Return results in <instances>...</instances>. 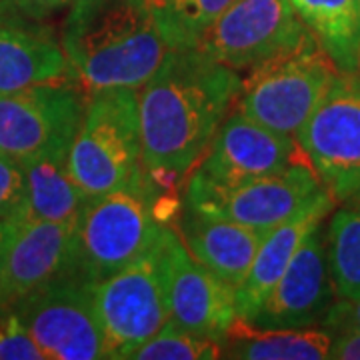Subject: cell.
<instances>
[{
	"label": "cell",
	"mask_w": 360,
	"mask_h": 360,
	"mask_svg": "<svg viewBox=\"0 0 360 360\" xmlns=\"http://www.w3.org/2000/svg\"><path fill=\"white\" fill-rule=\"evenodd\" d=\"M243 80L198 49L172 51L136 90L142 176L160 198H174L231 115Z\"/></svg>",
	"instance_id": "obj_1"
},
{
	"label": "cell",
	"mask_w": 360,
	"mask_h": 360,
	"mask_svg": "<svg viewBox=\"0 0 360 360\" xmlns=\"http://www.w3.org/2000/svg\"><path fill=\"white\" fill-rule=\"evenodd\" d=\"M60 44L68 77L86 94L139 90L172 52L150 0H72Z\"/></svg>",
	"instance_id": "obj_2"
},
{
	"label": "cell",
	"mask_w": 360,
	"mask_h": 360,
	"mask_svg": "<svg viewBox=\"0 0 360 360\" xmlns=\"http://www.w3.org/2000/svg\"><path fill=\"white\" fill-rule=\"evenodd\" d=\"M338 75V66L309 32L295 46L250 68L234 110L296 139Z\"/></svg>",
	"instance_id": "obj_3"
},
{
	"label": "cell",
	"mask_w": 360,
	"mask_h": 360,
	"mask_svg": "<svg viewBox=\"0 0 360 360\" xmlns=\"http://www.w3.org/2000/svg\"><path fill=\"white\" fill-rule=\"evenodd\" d=\"M66 165L86 198L129 184L142 170L141 120L136 90L90 92Z\"/></svg>",
	"instance_id": "obj_4"
},
{
	"label": "cell",
	"mask_w": 360,
	"mask_h": 360,
	"mask_svg": "<svg viewBox=\"0 0 360 360\" xmlns=\"http://www.w3.org/2000/svg\"><path fill=\"white\" fill-rule=\"evenodd\" d=\"M160 196L141 174L112 193L89 198L75 229L72 274L98 283L144 252L162 231Z\"/></svg>",
	"instance_id": "obj_5"
},
{
	"label": "cell",
	"mask_w": 360,
	"mask_h": 360,
	"mask_svg": "<svg viewBox=\"0 0 360 360\" xmlns=\"http://www.w3.org/2000/svg\"><path fill=\"white\" fill-rule=\"evenodd\" d=\"M162 231L127 266L94 283V310L108 359L127 360L168 322Z\"/></svg>",
	"instance_id": "obj_6"
},
{
	"label": "cell",
	"mask_w": 360,
	"mask_h": 360,
	"mask_svg": "<svg viewBox=\"0 0 360 360\" xmlns=\"http://www.w3.org/2000/svg\"><path fill=\"white\" fill-rule=\"evenodd\" d=\"M324 193L328 191L309 160H298L274 174L234 184H212L188 174L184 206L266 232L292 219Z\"/></svg>",
	"instance_id": "obj_7"
},
{
	"label": "cell",
	"mask_w": 360,
	"mask_h": 360,
	"mask_svg": "<svg viewBox=\"0 0 360 360\" xmlns=\"http://www.w3.org/2000/svg\"><path fill=\"white\" fill-rule=\"evenodd\" d=\"M46 360H98L106 356L103 330L94 310V283L63 274L14 302Z\"/></svg>",
	"instance_id": "obj_8"
},
{
	"label": "cell",
	"mask_w": 360,
	"mask_h": 360,
	"mask_svg": "<svg viewBox=\"0 0 360 360\" xmlns=\"http://www.w3.org/2000/svg\"><path fill=\"white\" fill-rule=\"evenodd\" d=\"M296 142L324 188L345 202L360 188V78L340 72Z\"/></svg>",
	"instance_id": "obj_9"
},
{
	"label": "cell",
	"mask_w": 360,
	"mask_h": 360,
	"mask_svg": "<svg viewBox=\"0 0 360 360\" xmlns=\"http://www.w3.org/2000/svg\"><path fill=\"white\" fill-rule=\"evenodd\" d=\"M86 98L72 78L0 94V153L25 162L68 150Z\"/></svg>",
	"instance_id": "obj_10"
},
{
	"label": "cell",
	"mask_w": 360,
	"mask_h": 360,
	"mask_svg": "<svg viewBox=\"0 0 360 360\" xmlns=\"http://www.w3.org/2000/svg\"><path fill=\"white\" fill-rule=\"evenodd\" d=\"M309 32L290 0H234L194 49L240 72L295 46Z\"/></svg>",
	"instance_id": "obj_11"
},
{
	"label": "cell",
	"mask_w": 360,
	"mask_h": 360,
	"mask_svg": "<svg viewBox=\"0 0 360 360\" xmlns=\"http://www.w3.org/2000/svg\"><path fill=\"white\" fill-rule=\"evenodd\" d=\"M336 298L326 255V229L321 222L298 246L288 269L272 286L257 314L240 324L258 330L321 326Z\"/></svg>",
	"instance_id": "obj_12"
},
{
	"label": "cell",
	"mask_w": 360,
	"mask_h": 360,
	"mask_svg": "<svg viewBox=\"0 0 360 360\" xmlns=\"http://www.w3.org/2000/svg\"><path fill=\"white\" fill-rule=\"evenodd\" d=\"M162 240L168 321L184 330L224 342L236 322V290L188 252L172 224L165 226Z\"/></svg>",
	"instance_id": "obj_13"
},
{
	"label": "cell",
	"mask_w": 360,
	"mask_h": 360,
	"mask_svg": "<svg viewBox=\"0 0 360 360\" xmlns=\"http://www.w3.org/2000/svg\"><path fill=\"white\" fill-rule=\"evenodd\" d=\"M298 160L307 158L295 136L266 129L232 108L191 176L212 184H234L274 174Z\"/></svg>",
	"instance_id": "obj_14"
},
{
	"label": "cell",
	"mask_w": 360,
	"mask_h": 360,
	"mask_svg": "<svg viewBox=\"0 0 360 360\" xmlns=\"http://www.w3.org/2000/svg\"><path fill=\"white\" fill-rule=\"evenodd\" d=\"M75 229L77 224L26 217L11 222L0 276V309L13 307L18 298L63 274H72Z\"/></svg>",
	"instance_id": "obj_15"
},
{
	"label": "cell",
	"mask_w": 360,
	"mask_h": 360,
	"mask_svg": "<svg viewBox=\"0 0 360 360\" xmlns=\"http://www.w3.org/2000/svg\"><path fill=\"white\" fill-rule=\"evenodd\" d=\"M14 13H0V94L70 78L60 40L40 20Z\"/></svg>",
	"instance_id": "obj_16"
},
{
	"label": "cell",
	"mask_w": 360,
	"mask_h": 360,
	"mask_svg": "<svg viewBox=\"0 0 360 360\" xmlns=\"http://www.w3.org/2000/svg\"><path fill=\"white\" fill-rule=\"evenodd\" d=\"M184 246L205 269L234 290L243 284L257 257L264 232L243 226L232 220L208 217L184 206L172 224Z\"/></svg>",
	"instance_id": "obj_17"
},
{
	"label": "cell",
	"mask_w": 360,
	"mask_h": 360,
	"mask_svg": "<svg viewBox=\"0 0 360 360\" xmlns=\"http://www.w3.org/2000/svg\"><path fill=\"white\" fill-rule=\"evenodd\" d=\"M333 206L335 198L330 193H324L309 206H304L300 212H296L292 219L264 232V238L260 240L248 274L236 288V321L248 322L257 314L272 286L278 283L284 270L288 269L298 246L302 245L312 229L324 222Z\"/></svg>",
	"instance_id": "obj_18"
},
{
	"label": "cell",
	"mask_w": 360,
	"mask_h": 360,
	"mask_svg": "<svg viewBox=\"0 0 360 360\" xmlns=\"http://www.w3.org/2000/svg\"><path fill=\"white\" fill-rule=\"evenodd\" d=\"M68 150L34 156L22 162L26 174V198L20 217L77 224L86 196L72 180L66 165Z\"/></svg>",
	"instance_id": "obj_19"
},
{
	"label": "cell",
	"mask_w": 360,
	"mask_h": 360,
	"mask_svg": "<svg viewBox=\"0 0 360 360\" xmlns=\"http://www.w3.org/2000/svg\"><path fill=\"white\" fill-rule=\"evenodd\" d=\"M340 72L360 68V0H290Z\"/></svg>",
	"instance_id": "obj_20"
},
{
	"label": "cell",
	"mask_w": 360,
	"mask_h": 360,
	"mask_svg": "<svg viewBox=\"0 0 360 360\" xmlns=\"http://www.w3.org/2000/svg\"><path fill=\"white\" fill-rule=\"evenodd\" d=\"M229 336L234 342H222V356L243 360H324L333 345V335L322 326L258 330L234 322Z\"/></svg>",
	"instance_id": "obj_21"
},
{
	"label": "cell",
	"mask_w": 360,
	"mask_h": 360,
	"mask_svg": "<svg viewBox=\"0 0 360 360\" xmlns=\"http://www.w3.org/2000/svg\"><path fill=\"white\" fill-rule=\"evenodd\" d=\"M326 255L338 298L360 296V208L345 205L326 229Z\"/></svg>",
	"instance_id": "obj_22"
},
{
	"label": "cell",
	"mask_w": 360,
	"mask_h": 360,
	"mask_svg": "<svg viewBox=\"0 0 360 360\" xmlns=\"http://www.w3.org/2000/svg\"><path fill=\"white\" fill-rule=\"evenodd\" d=\"M234 0H150L156 22L172 51L194 49Z\"/></svg>",
	"instance_id": "obj_23"
},
{
	"label": "cell",
	"mask_w": 360,
	"mask_h": 360,
	"mask_svg": "<svg viewBox=\"0 0 360 360\" xmlns=\"http://www.w3.org/2000/svg\"><path fill=\"white\" fill-rule=\"evenodd\" d=\"M132 360H214L222 359V340L184 330L168 321L155 336L134 348Z\"/></svg>",
	"instance_id": "obj_24"
},
{
	"label": "cell",
	"mask_w": 360,
	"mask_h": 360,
	"mask_svg": "<svg viewBox=\"0 0 360 360\" xmlns=\"http://www.w3.org/2000/svg\"><path fill=\"white\" fill-rule=\"evenodd\" d=\"M0 360H46L13 309H0Z\"/></svg>",
	"instance_id": "obj_25"
},
{
	"label": "cell",
	"mask_w": 360,
	"mask_h": 360,
	"mask_svg": "<svg viewBox=\"0 0 360 360\" xmlns=\"http://www.w3.org/2000/svg\"><path fill=\"white\" fill-rule=\"evenodd\" d=\"M26 198V174L20 160L0 153V222L20 217Z\"/></svg>",
	"instance_id": "obj_26"
},
{
	"label": "cell",
	"mask_w": 360,
	"mask_h": 360,
	"mask_svg": "<svg viewBox=\"0 0 360 360\" xmlns=\"http://www.w3.org/2000/svg\"><path fill=\"white\" fill-rule=\"evenodd\" d=\"M321 326L330 335L338 330H360V296L336 298Z\"/></svg>",
	"instance_id": "obj_27"
},
{
	"label": "cell",
	"mask_w": 360,
	"mask_h": 360,
	"mask_svg": "<svg viewBox=\"0 0 360 360\" xmlns=\"http://www.w3.org/2000/svg\"><path fill=\"white\" fill-rule=\"evenodd\" d=\"M70 2L72 0H8V4L14 11H18L22 16H28L32 20H40V22L44 18H51L54 14L68 8Z\"/></svg>",
	"instance_id": "obj_28"
},
{
	"label": "cell",
	"mask_w": 360,
	"mask_h": 360,
	"mask_svg": "<svg viewBox=\"0 0 360 360\" xmlns=\"http://www.w3.org/2000/svg\"><path fill=\"white\" fill-rule=\"evenodd\" d=\"M328 359L360 360V330L333 333V345H330Z\"/></svg>",
	"instance_id": "obj_29"
},
{
	"label": "cell",
	"mask_w": 360,
	"mask_h": 360,
	"mask_svg": "<svg viewBox=\"0 0 360 360\" xmlns=\"http://www.w3.org/2000/svg\"><path fill=\"white\" fill-rule=\"evenodd\" d=\"M8 238H11V222H0V276H2V264H4Z\"/></svg>",
	"instance_id": "obj_30"
},
{
	"label": "cell",
	"mask_w": 360,
	"mask_h": 360,
	"mask_svg": "<svg viewBox=\"0 0 360 360\" xmlns=\"http://www.w3.org/2000/svg\"><path fill=\"white\" fill-rule=\"evenodd\" d=\"M345 205L356 206V208H360V188H359V191H356V193L352 194V196H350L348 200H345Z\"/></svg>",
	"instance_id": "obj_31"
},
{
	"label": "cell",
	"mask_w": 360,
	"mask_h": 360,
	"mask_svg": "<svg viewBox=\"0 0 360 360\" xmlns=\"http://www.w3.org/2000/svg\"><path fill=\"white\" fill-rule=\"evenodd\" d=\"M356 75H359V78H360V68H359V70H356Z\"/></svg>",
	"instance_id": "obj_32"
}]
</instances>
